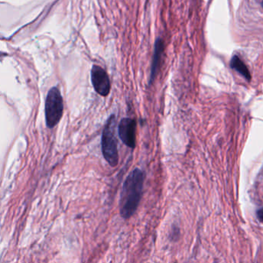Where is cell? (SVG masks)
I'll list each match as a JSON object with an SVG mask.
<instances>
[{"label": "cell", "mask_w": 263, "mask_h": 263, "mask_svg": "<svg viewBox=\"0 0 263 263\" xmlns=\"http://www.w3.org/2000/svg\"><path fill=\"white\" fill-rule=\"evenodd\" d=\"M144 173L139 168H135L125 180L120 199V213L125 219L134 215L142 196Z\"/></svg>", "instance_id": "cell-1"}, {"label": "cell", "mask_w": 263, "mask_h": 263, "mask_svg": "<svg viewBox=\"0 0 263 263\" xmlns=\"http://www.w3.org/2000/svg\"><path fill=\"white\" fill-rule=\"evenodd\" d=\"M117 119L114 114L109 117L102 135V151L106 162L110 166L116 167L118 165L119 153L118 142L116 136Z\"/></svg>", "instance_id": "cell-2"}, {"label": "cell", "mask_w": 263, "mask_h": 263, "mask_svg": "<svg viewBox=\"0 0 263 263\" xmlns=\"http://www.w3.org/2000/svg\"><path fill=\"white\" fill-rule=\"evenodd\" d=\"M46 122L49 128L58 124L63 117V100L58 88L53 87L48 92L45 106Z\"/></svg>", "instance_id": "cell-3"}, {"label": "cell", "mask_w": 263, "mask_h": 263, "mask_svg": "<svg viewBox=\"0 0 263 263\" xmlns=\"http://www.w3.org/2000/svg\"><path fill=\"white\" fill-rule=\"evenodd\" d=\"M91 80L97 93L102 97H107L110 92L111 85L109 76L101 66L94 65L91 70Z\"/></svg>", "instance_id": "cell-4"}, {"label": "cell", "mask_w": 263, "mask_h": 263, "mask_svg": "<svg viewBox=\"0 0 263 263\" xmlns=\"http://www.w3.org/2000/svg\"><path fill=\"white\" fill-rule=\"evenodd\" d=\"M119 136L122 142L129 148L136 147V121L133 119L123 118L119 124Z\"/></svg>", "instance_id": "cell-5"}, {"label": "cell", "mask_w": 263, "mask_h": 263, "mask_svg": "<svg viewBox=\"0 0 263 263\" xmlns=\"http://www.w3.org/2000/svg\"><path fill=\"white\" fill-rule=\"evenodd\" d=\"M163 52V41H162V39L158 38L156 40V43H155L154 53H153V62H152L149 84H152L153 83L156 75H157Z\"/></svg>", "instance_id": "cell-6"}, {"label": "cell", "mask_w": 263, "mask_h": 263, "mask_svg": "<svg viewBox=\"0 0 263 263\" xmlns=\"http://www.w3.org/2000/svg\"><path fill=\"white\" fill-rule=\"evenodd\" d=\"M230 66H231L232 69L237 71L246 80H248V81L251 80V73H250L248 67L238 55H233L231 62H230Z\"/></svg>", "instance_id": "cell-7"}, {"label": "cell", "mask_w": 263, "mask_h": 263, "mask_svg": "<svg viewBox=\"0 0 263 263\" xmlns=\"http://www.w3.org/2000/svg\"><path fill=\"white\" fill-rule=\"evenodd\" d=\"M256 215H257L258 219L263 223V208L259 209V210L256 212Z\"/></svg>", "instance_id": "cell-8"}, {"label": "cell", "mask_w": 263, "mask_h": 263, "mask_svg": "<svg viewBox=\"0 0 263 263\" xmlns=\"http://www.w3.org/2000/svg\"><path fill=\"white\" fill-rule=\"evenodd\" d=\"M262 8H263V0H262Z\"/></svg>", "instance_id": "cell-9"}]
</instances>
